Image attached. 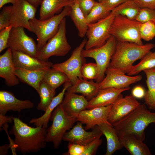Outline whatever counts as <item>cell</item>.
Wrapping results in <instances>:
<instances>
[{
  "label": "cell",
  "mask_w": 155,
  "mask_h": 155,
  "mask_svg": "<svg viewBox=\"0 0 155 155\" xmlns=\"http://www.w3.org/2000/svg\"><path fill=\"white\" fill-rule=\"evenodd\" d=\"M69 1H71L72 2H75V1L76 0H69Z\"/></svg>",
  "instance_id": "obj_51"
},
{
  "label": "cell",
  "mask_w": 155,
  "mask_h": 155,
  "mask_svg": "<svg viewBox=\"0 0 155 155\" xmlns=\"http://www.w3.org/2000/svg\"><path fill=\"white\" fill-rule=\"evenodd\" d=\"M43 80L55 89L69 80L64 73L52 67L46 70Z\"/></svg>",
  "instance_id": "obj_31"
},
{
  "label": "cell",
  "mask_w": 155,
  "mask_h": 155,
  "mask_svg": "<svg viewBox=\"0 0 155 155\" xmlns=\"http://www.w3.org/2000/svg\"><path fill=\"white\" fill-rule=\"evenodd\" d=\"M148 89L146 92L144 99L148 108L155 110V68L144 70Z\"/></svg>",
  "instance_id": "obj_28"
},
{
  "label": "cell",
  "mask_w": 155,
  "mask_h": 155,
  "mask_svg": "<svg viewBox=\"0 0 155 155\" xmlns=\"http://www.w3.org/2000/svg\"><path fill=\"white\" fill-rule=\"evenodd\" d=\"M12 50L13 60L16 68L46 70L52 67L53 64L51 62L42 60L24 53Z\"/></svg>",
  "instance_id": "obj_18"
},
{
  "label": "cell",
  "mask_w": 155,
  "mask_h": 155,
  "mask_svg": "<svg viewBox=\"0 0 155 155\" xmlns=\"http://www.w3.org/2000/svg\"><path fill=\"white\" fill-rule=\"evenodd\" d=\"M129 87L121 89L109 88L99 90L96 95L88 101L87 109L107 106L113 104L122 95L121 93L129 90Z\"/></svg>",
  "instance_id": "obj_20"
},
{
  "label": "cell",
  "mask_w": 155,
  "mask_h": 155,
  "mask_svg": "<svg viewBox=\"0 0 155 155\" xmlns=\"http://www.w3.org/2000/svg\"><path fill=\"white\" fill-rule=\"evenodd\" d=\"M16 68L13 60L12 50L9 47L0 56V77L9 87L18 85L19 80L15 73Z\"/></svg>",
  "instance_id": "obj_19"
},
{
  "label": "cell",
  "mask_w": 155,
  "mask_h": 155,
  "mask_svg": "<svg viewBox=\"0 0 155 155\" xmlns=\"http://www.w3.org/2000/svg\"><path fill=\"white\" fill-rule=\"evenodd\" d=\"M80 8L86 17L97 1L94 0H76Z\"/></svg>",
  "instance_id": "obj_41"
},
{
  "label": "cell",
  "mask_w": 155,
  "mask_h": 155,
  "mask_svg": "<svg viewBox=\"0 0 155 155\" xmlns=\"http://www.w3.org/2000/svg\"><path fill=\"white\" fill-rule=\"evenodd\" d=\"M72 84L69 80L65 83L62 91L53 98L44 113L39 117L32 119L29 123H33L36 127L41 126L46 129L52 113L55 109L62 102L67 89Z\"/></svg>",
  "instance_id": "obj_22"
},
{
  "label": "cell",
  "mask_w": 155,
  "mask_h": 155,
  "mask_svg": "<svg viewBox=\"0 0 155 155\" xmlns=\"http://www.w3.org/2000/svg\"><path fill=\"white\" fill-rule=\"evenodd\" d=\"M111 11L105 9L99 2H97L89 13L86 17L87 24L95 23L105 18Z\"/></svg>",
  "instance_id": "obj_34"
},
{
  "label": "cell",
  "mask_w": 155,
  "mask_h": 155,
  "mask_svg": "<svg viewBox=\"0 0 155 155\" xmlns=\"http://www.w3.org/2000/svg\"><path fill=\"white\" fill-rule=\"evenodd\" d=\"M117 40L111 35L105 43L98 47L84 49L82 52L83 57H90L96 61L98 73L96 82H100L104 78L105 72L108 67L112 56L116 49Z\"/></svg>",
  "instance_id": "obj_7"
},
{
  "label": "cell",
  "mask_w": 155,
  "mask_h": 155,
  "mask_svg": "<svg viewBox=\"0 0 155 155\" xmlns=\"http://www.w3.org/2000/svg\"><path fill=\"white\" fill-rule=\"evenodd\" d=\"M55 89L52 88L42 80L40 84L38 92L40 101L37 106V108L45 112L55 97Z\"/></svg>",
  "instance_id": "obj_30"
},
{
  "label": "cell",
  "mask_w": 155,
  "mask_h": 155,
  "mask_svg": "<svg viewBox=\"0 0 155 155\" xmlns=\"http://www.w3.org/2000/svg\"><path fill=\"white\" fill-rule=\"evenodd\" d=\"M106 76L98 83L99 89L109 88L118 89L129 87L132 84L141 80V75L131 76L118 70L108 67L106 69Z\"/></svg>",
  "instance_id": "obj_13"
},
{
  "label": "cell",
  "mask_w": 155,
  "mask_h": 155,
  "mask_svg": "<svg viewBox=\"0 0 155 155\" xmlns=\"http://www.w3.org/2000/svg\"><path fill=\"white\" fill-rule=\"evenodd\" d=\"M98 126L106 140L107 149L105 155H111L123 147L119 137L112 125L103 123Z\"/></svg>",
  "instance_id": "obj_24"
},
{
  "label": "cell",
  "mask_w": 155,
  "mask_h": 155,
  "mask_svg": "<svg viewBox=\"0 0 155 155\" xmlns=\"http://www.w3.org/2000/svg\"><path fill=\"white\" fill-rule=\"evenodd\" d=\"M71 7L66 6L59 14L44 20L35 17L30 21L32 32L36 36L38 51L57 32L60 24L66 16H69Z\"/></svg>",
  "instance_id": "obj_4"
},
{
  "label": "cell",
  "mask_w": 155,
  "mask_h": 155,
  "mask_svg": "<svg viewBox=\"0 0 155 155\" xmlns=\"http://www.w3.org/2000/svg\"><path fill=\"white\" fill-rule=\"evenodd\" d=\"M98 73V68L96 63H85L81 70L82 78L86 80H96Z\"/></svg>",
  "instance_id": "obj_36"
},
{
  "label": "cell",
  "mask_w": 155,
  "mask_h": 155,
  "mask_svg": "<svg viewBox=\"0 0 155 155\" xmlns=\"http://www.w3.org/2000/svg\"><path fill=\"white\" fill-rule=\"evenodd\" d=\"M141 8L155 9V0H133Z\"/></svg>",
  "instance_id": "obj_44"
},
{
  "label": "cell",
  "mask_w": 155,
  "mask_h": 155,
  "mask_svg": "<svg viewBox=\"0 0 155 155\" xmlns=\"http://www.w3.org/2000/svg\"><path fill=\"white\" fill-rule=\"evenodd\" d=\"M155 46L151 43L140 45L132 42L117 40L115 50L108 67L127 74L133 66V63L141 59Z\"/></svg>",
  "instance_id": "obj_2"
},
{
  "label": "cell",
  "mask_w": 155,
  "mask_h": 155,
  "mask_svg": "<svg viewBox=\"0 0 155 155\" xmlns=\"http://www.w3.org/2000/svg\"><path fill=\"white\" fill-rule=\"evenodd\" d=\"M141 60L139 63L133 66L128 75H137L142 71L155 68V55L153 52L150 51Z\"/></svg>",
  "instance_id": "obj_33"
},
{
  "label": "cell",
  "mask_w": 155,
  "mask_h": 155,
  "mask_svg": "<svg viewBox=\"0 0 155 155\" xmlns=\"http://www.w3.org/2000/svg\"><path fill=\"white\" fill-rule=\"evenodd\" d=\"M99 90L98 83L81 79L68 87L66 91L71 93H80L84 96L92 98L96 95Z\"/></svg>",
  "instance_id": "obj_27"
},
{
  "label": "cell",
  "mask_w": 155,
  "mask_h": 155,
  "mask_svg": "<svg viewBox=\"0 0 155 155\" xmlns=\"http://www.w3.org/2000/svg\"><path fill=\"white\" fill-rule=\"evenodd\" d=\"M101 0H98V2H100Z\"/></svg>",
  "instance_id": "obj_53"
},
{
  "label": "cell",
  "mask_w": 155,
  "mask_h": 155,
  "mask_svg": "<svg viewBox=\"0 0 155 155\" xmlns=\"http://www.w3.org/2000/svg\"><path fill=\"white\" fill-rule=\"evenodd\" d=\"M121 143L132 155H151V153L143 141L131 134L119 136Z\"/></svg>",
  "instance_id": "obj_23"
},
{
  "label": "cell",
  "mask_w": 155,
  "mask_h": 155,
  "mask_svg": "<svg viewBox=\"0 0 155 155\" xmlns=\"http://www.w3.org/2000/svg\"><path fill=\"white\" fill-rule=\"evenodd\" d=\"M135 20L141 23L151 20H155V9L141 8Z\"/></svg>",
  "instance_id": "obj_37"
},
{
  "label": "cell",
  "mask_w": 155,
  "mask_h": 155,
  "mask_svg": "<svg viewBox=\"0 0 155 155\" xmlns=\"http://www.w3.org/2000/svg\"><path fill=\"white\" fill-rule=\"evenodd\" d=\"M88 103L84 96L66 91L61 104L69 115L76 117L81 111L87 109Z\"/></svg>",
  "instance_id": "obj_21"
},
{
  "label": "cell",
  "mask_w": 155,
  "mask_h": 155,
  "mask_svg": "<svg viewBox=\"0 0 155 155\" xmlns=\"http://www.w3.org/2000/svg\"><path fill=\"white\" fill-rule=\"evenodd\" d=\"M12 7L10 25L22 27L32 32L29 22L35 18L37 7L26 0H18Z\"/></svg>",
  "instance_id": "obj_12"
},
{
  "label": "cell",
  "mask_w": 155,
  "mask_h": 155,
  "mask_svg": "<svg viewBox=\"0 0 155 155\" xmlns=\"http://www.w3.org/2000/svg\"><path fill=\"white\" fill-rule=\"evenodd\" d=\"M74 3L69 0H43L40 4L39 19L49 18L62 8L66 6L71 7Z\"/></svg>",
  "instance_id": "obj_26"
},
{
  "label": "cell",
  "mask_w": 155,
  "mask_h": 155,
  "mask_svg": "<svg viewBox=\"0 0 155 155\" xmlns=\"http://www.w3.org/2000/svg\"><path fill=\"white\" fill-rule=\"evenodd\" d=\"M24 28L12 27L8 40V48L37 58L38 51L37 44L26 34Z\"/></svg>",
  "instance_id": "obj_11"
},
{
  "label": "cell",
  "mask_w": 155,
  "mask_h": 155,
  "mask_svg": "<svg viewBox=\"0 0 155 155\" xmlns=\"http://www.w3.org/2000/svg\"><path fill=\"white\" fill-rule=\"evenodd\" d=\"M140 33L142 39L147 41L152 40L155 37V20H151L141 23Z\"/></svg>",
  "instance_id": "obj_35"
},
{
  "label": "cell",
  "mask_w": 155,
  "mask_h": 155,
  "mask_svg": "<svg viewBox=\"0 0 155 155\" xmlns=\"http://www.w3.org/2000/svg\"><path fill=\"white\" fill-rule=\"evenodd\" d=\"M46 70H31L18 68H16L15 73L20 80L32 87L38 93L40 84Z\"/></svg>",
  "instance_id": "obj_25"
},
{
  "label": "cell",
  "mask_w": 155,
  "mask_h": 155,
  "mask_svg": "<svg viewBox=\"0 0 155 155\" xmlns=\"http://www.w3.org/2000/svg\"><path fill=\"white\" fill-rule=\"evenodd\" d=\"M71 49L66 37L65 17L60 24L57 33L38 51L37 58L48 61L52 56H63L66 55Z\"/></svg>",
  "instance_id": "obj_8"
},
{
  "label": "cell",
  "mask_w": 155,
  "mask_h": 155,
  "mask_svg": "<svg viewBox=\"0 0 155 155\" xmlns=\"http://www.w3.org/2000/svg\"><path fill=\"white\" fill-rule=\"evenodd\" d=\"M10 148L9 144H5L0 147V155H5L8 154V150Z\"/></svg>",
  "instance_id": "obj_48"
},
{
  "label": "cell",
  "mask_w": 155,
  "mask_h": 155,
  "mask_svg": "<svg viewBox=\"0 0 155 155\" xmlns=\"http://www.w3.org/2000/svg\"><path fill=\"white\" fill-rule=\"evenodd\" d=\"M36 7L40 5L43 0H26Z\"/></svg>",
  "instance_id": "obj_50"
},
{
  "label": "cell",
  "mask_w": 155,
  "mask_h": 155,
  "mask_svg": "<svg viewBox=\"0 0 155 155\" xmlns=\"http://www.w3.org/2000/svg\"><path fill=\"white\" fill-rule=\"evenodd\" d=\"M71 7L69 16L78 30V36L84 38L88 29L86 17L80 8L77 0Z\"/></svg>",
  "instance_id": "obj_29"
},
{
  "label": "cell",
  "mask_w": 155,
  "mask_h": 155,
  "mask_svg": "<svg viewBox=\"0 0 155 155\" xmlns=\"http://www.w3.org/2000/svg\"><path fill=\"white\" fill-rule=\"evenodd\" d=\"M13 125L9 133L14 137L16 151L24 154L38 152L45 147L46 128L32 127L19 117L13 116Z\"/></svg>",
  "instance_id": "obj_1"
},
{
  "label": "cell",
  "mask_w": 155,
  "mask_h": 155,
  "mask_svg": "<svg viewBox=\"0 0 155 155\" xmlns=\"http://www.w3.org/2000/svg\"><path fill=\"white\" fill-rule=\"evenodd\" d=\"M68 151L64 154L67 155H82L85 149V146L71 143H69Z\"/></svg>",
  "instance_id": "obj_42"
},
{
  "label": "cell",
  "mask_w": 155,
  "mask_h": 155,
  "mask_svg": "<svg viewBox=\"0 0 155 155\" xmlns=\"http://www.w3.org/2000/svg\"><path fill=\"white\" fill-rule=\"evenodd\" d=\"M87 39L84 38L80 45L73 51L70 57L65 61L53 64L52 67L64 73L73 85L79 79H83L81 73V68L85 62L82 52L85 47Z\"/></svg>",
  "instance_id": "obj_10"
},
{
  "label": "cell",
  "mask_w": 155,
  "mask_h": 155,
  "mask_svg": "<svg viewBox=\"0 0 155 155\" xmlns=\"http://www.w3.org/2000/svg\"><path fill=\"white\" fill-rule=\"evenodd\" d=\"M103 135L98 126L92 128L91 131H87L84 128L82 124L79 122L65 133L63 140L85 146Z\"/></svg>",
  "instance_id": "obj_16"
},
{
  "label": "cell",
  "mask_w": 155,
  "mask_h": 155,
  "mask_svg": "<svg viewBox=\"0 0 155 155\" xmlns=\"http://www.w3.org/2000/svg\"><path fill=\"white\" fill-rule=\"evenodd\" d=\"M127 0H101L100 2L108 10L111 11Z\"/></svg>",
  "instance_id": "obj_43"
},
{
  "label": "cell",
  "mask_w": 155,
  "mask_h": 155,
  "mask_svg": "<svg viewBox=\"0 0 155 155\" xmlns=\"http://www.w3.org/2000/svg\"><path fill=\"white\" fill-rule=\"evenodd\" d=\"M140 104L131 94L124 97L122 94L112 104L108 117V122L112 125L127 115Z\"/></svg>",
  "instance_id": "obj_15"
},
{
  "label": "cell",
  "mask_w": 155,
  "mask_h": 155,
  "mask_svg": "<svg viewBox=\"0 0 155 155\" xmlns=\"http://www.w3.org/2000/svg\"><path fill=\"white\" fill-rule=\"evenodd\" d=\"M154 54L155 55V52H153Z\"/></svg>",
  "instance_id": "obj_52"
},
{
  "label": "cell",
  "mask_w": 155,
  "mask_h": 155,
  "mask_svg": "<svg viewBox=\"0 0 155 155\" xmlns=\"http://www.w3.org/2000/svg\"><path fill=\"white\" fill-rule=\"evenodd\" d=\"M9 127V125L7 123L5 124L3 126V129L6 131L7 135L8 138L9 142V146L12 151V154L13 155H16V146L14 143V140H12L10 137L8 133L7 129Z\"/></svg>",
  "instance_id": "obj_46"
},
{
  "label": "cell",
  "mask_w": 155,
  "mask_h": 155,
  "mask_svg": "<svg viewBox=\"0 0 155 155\" xmlns=\"http://www.w3.org/2000/svg\"><path fill=\"white\" fill-rule=\"evenodd\" d=\"M112 104L83 110L76 117L77 121L85 125L86 130L103 123L112 125L108 122V117Z\"/></svg>",
  "instance_id": "obj_14"
},
{
  "label": "cell",
  "mask_w": 155,
  "mask_h": 155,
  "mask_svg": "<svg viewBox=\"0 0 155 155\" xmlns=\"http://www.w3.org/2000/svg\"><path fill=\"white\" fill-rule=\"evenodd\" d=\"M12 5L4 6L0 13V30H1L10 25V21L12 11Z\"/></svg>",
  "instance_id": "obj_38"
},
{
  "label": "cell",
  "mask_w": 155,
  "mask_h": 155,
  "mask_svg": "<svg viewBox=\"0 0 155 155\" xmlns=\"http://www.w3.org/2000/svg\"><path fill=\"white\" fill-rule=\"evenodd\" d=\"M145 92V90L142 87L137 86L132 89L131 94L135 98L141 99L144 98Z\"/></svg>",
  "instance_id": "obj_45"
},
{
  "label": "cell",
  "mask_w": 155,
  "mask_h": 155,
  "mask_svg": "<svg viewBox=\"0 0 155 155\" xmlns=\"http://www.w3.org/2000/svg\"><path fill=\"white\" fill-rule=\"evenodd\" d=\"M50 120L52 123L46 130L45 140L47 142L52 143L54 148L57 149L66 131L77 121L76 118L69 115L60 104L52 113Z\"/></svg>",
  "instance_id": "obj_5"
},
{
  "label": "cell",
  "mask_w": 155,
  "mask_h": 155,
  "mask_svg": "<svg viewBox=\"0 0 155 155\" xmlns=\"http://www.w3.org/2000/svg\"><path fill=\"white\" fill-rule=\"evenodd\" d=\"M34 106L31 101L18 99L10 92L0 91V114L5 115L10 111L20 112L24 109L32 108Z\"/></svg>",
  "instance_id": "obj_17"
},
{
  "label": "cell",
  "mask_w": 155,
  "mask_h": 155,
  "mask_svg": "<svg viewBox=\"0 0 155 155\" xmlns=\"http://www.w3.org/2000/svg\"><path fill=\"white\" fill-rule=\"evenodd\" d=\"M18 0H0V9L3 7L6 4L9 3L13 4Z\"/></svg>",
  "instance_id": "obj_49"
},
{
  "label": "cell",
  "mask_w": 155,
  "mask_h": 155,
  "mask_svg": "<svg viewBox=\"0 0 155 155\" xmlns=\"http://www.w3.org/2000/svg\"><path fill=\"white\" fill-rule=\"evenodd\" d=\"M116 13L114 9L105 18L95 23L88 24L87 39L85 49L99 47L104 44L111 36L110 30Z\"/></svg>",
  "instance_id": "obj_9"
},
{
  "label": "cell",
  "mask_w": 155,
  "mask_h": 155,
  "mask_svg": "<svg viewBox=\"0 0 155 155\" xmlns=\"http://www.w3.org/2000/svg\"><path fill=\"white\" fill-rule=\"evenodd\" d=\"M141 8L133 0H127L114 9L117 15H122L134 20H136Z\"/></svg>",
  "instance_id": "obj_32"
},
{
  "label": "cell",
  "mask_w": 155,
  "mask_h": 155,
  "mask_svg": "<svg viewBox=\"0 0 155 155\" xmlns=\"http://www.w3.org/2000/svg\"><path fill=\"white\" fill-rule=\"evenodd\" d=\"M13 122V116H7L0 114V129L2 130V127L5 124L11 123Z\"/></svg>",
  "instance_id": "obj_47"
},
{
  "label": "cell",
  "mask_w": 155,
  "mask_h": 155,
  "mask_svg": "<svg viewBox=\"0 0 155 155\" xmlns=\"http://www.w3.org/2000/svg\"><path fill=\"white\" fill-rule=\"evenodd\" d=\"M98 137L85 146V149L82 155L95 154L102 142V139Z\"/></svg>",
  "instance_id": "obj_39"
},
{
  "label": "cell",
  "mask_w": 155,
  "mask_h": 155,
  "mask_svg": "<svg viewBox=\"0 0 155 155\" xmlns=\"http://www.w3.org/2000/svg\"><path fill=\"white\" fill-rule=\"evenodd\" d=\"M152 123L155 125V112H150L145 104H140L127 115L112 125L119 137L131 134L143 141L145 137L144 130Z\"/></svg>",
  "instance_id": "obj_3"
},
{
  "label": "cell",
  "mask_w": 155,
  "mask_h": 155,
  "mask_svg": "<svg viewBox=\"0 0 155 155\" xmlns=\"http://www.w3.org/2000/svg\"><path fill=\"white\" fill-rule=\"evenodd\" d=\"M141 23L136 20H130L124 16L117 15L111 26L110 35L118 41L143 45L140 33Z\"/></svg>",
  "instance_id": "obj_6"
},
{
  "label": "cell",
  "mask_w": 155,
  "mask_h": 155,
  "mask_svg": "<svg viewBox=\"0 0 155 155\" xmlns=\"http://www.w3.org/2000/svg\"><path fill=\"white\" fill-rule=\"evenodd\" d=\"M12 27L9 26L0 30V52L8 48V42L10 32Z\"/></svg>",
  "instance_id": "obj_40"
}]
</instances>
